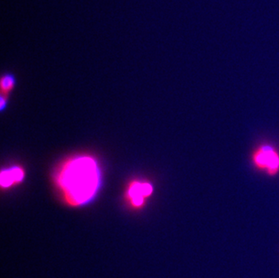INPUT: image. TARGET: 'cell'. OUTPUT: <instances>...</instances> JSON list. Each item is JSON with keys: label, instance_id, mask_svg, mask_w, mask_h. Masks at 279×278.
I'll return each instance as SVG.
<instances>
[{"label": "cell", "instance_id": "6da1fadb", "mask_svg": "<svg viewBox=\"0 0 279 278\" xmlns=\"http://www.w3.org/2000/svg\"><path fill=\"white\" fill-rule=\"evenodd\" d=\"M57 184L68 205H86L92 201L99 187V167L94 159L89 156L72 159L58 173Z\"/></svg>", "mask_w": 279, "mask_h": 278}, {"label": "cell", "instance_id": "7a4b0ae2", "mask_svg": "<svg viewBox=\"0 0 279 278\" xmlns=\"http://www.w3.org/2000/svg\"><path fill=\"white\" fill-rule=\"evenodd\" d=\"M252 162L254 166L268 176H275L279 173V153L270 145H262L254 150Z\"/></svg>", "mask_w": 279, "mask_h": 278}, {"label": "cell", "instance_id": "3957f363", "mask_svg": "<svg viewBox=\"0 0 279 278\" xmlns=\"http://www.w3.org/2000/svg\"><path fill=\"white\" fill-rule=\"evenodd\" d=\"M153 187L148 183L135 182L129 186L128 199L130 206L135 210H139L145 204L146 199L150 196Z\"/></svg>", "mask_w": 279, "mask_h": 278}, {"label": "cell", "instance_id": "277c9868", "mask_svg": "<svg viewBox=\"0 0 279 278\" xmlns=\"http://www.w3.org/2000/svg\"><path fill=\"white\" fill-rule=\"evenodd\" d=\"M24 171L20 167H12L1 172L0 184L3 188H8L12 184H17L23 180Z\"/></svg>", "mask_w": 279, "mask_h": 278}, {"label": "cell", "instance_id": "5b68a950", "mask_svg": "<svg viewBox=\"0 0 279 278\" xmlns=\"http://www.w3.org/2000/svg\"><path fill=\"white\" fill-rule=\"evenodd\" d=\"M14 83H15L14 78L12 76H10V75H6L1 80V88H2V90L8 92L9 90H11L13 88Z\"/></svg>", "mask_w": 279, "mask_h": 278}]
</instances>
